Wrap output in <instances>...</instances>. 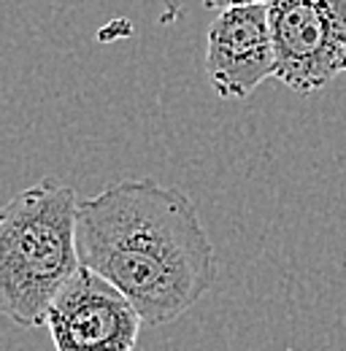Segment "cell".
Returning a JSON list of instances; mask_svg holds the SVG:
<instances>
[{"instance_id":"4","label":"cell","mask_w":346,"mask_h":351,"mask_svg":"<svg viewBox=\"0 0 346 351\" xmlns=\"http://www.w3.org/2000/svg\"><path fill=\"white\" fill-rule=\"evenodd\" d=\"M43 327L54 351H132L143 322L114 284L82 265L49 306Z\"/></svg>"},{"instance_id":"1","label":"cell","mask_w":346,"mask_h":351,"mask_svg":"<svg viewBox=\"0 0 346 351\" xmlns=\"http://www.w3.org/2000/svg\"><path fill=\"white\" fill-rule=\"evenodd\" d=\"M79 263L114 284L143 327H163L214 287V243L195 200L157 178H122L76 208Z\"/></svg>"},{"instance_id":"5","label":"cell","mask_w":346,"mask_h":351,"mask_svg":"<svg viewBox=\"0 0 346 351\" xmlns=\"http://www.w3.org/2000/svg\"><path fill=\"white\" fill-rule=\"evenodd\" d=\"M276 71L268 3L233 5L206 33V76L222 100H246Z\"/></svg>"},{"instance_id":"2","label":"cell","mask_w":346,"mask_h":351,"mask_svg":"<svg viewBox=\"0 0 346 351\" xmlns=\"http://www.w3.org/2000/svg\"><path fill=\"white\" fill-rule=\"evenodd\" d=\"M76 208V189L51 178L0 206V313L11 324L43 327L49 306L82 267Z\"/></svg>"},{"instance_id":"3","label":"cell","mask_w":346,"mask_h":351,"mask_svg":"<svg viewBox=\"0 0 346 351\" xmlns=\"http://www.w3.org/2000/svg\"><path fill=\"white\" fill-rule=\"evenodd\" d=\"M273 79L298 95L346 73V0H270Z\"/></svg>"},{"instance_id":"6","label":"cell","mask_w":346,"mask_h":351,"mask_svg":"<svg viewBox=\"0 0 346 351\" xmlns=\"http://www.w3.org/2000/svg\"><path fill=\"white\" fill-rule=\"evenodd\" d=\"M206 8H214V11H224V8H233V5H252V3H270V0H200Z\"/></svg>"}]
</instances>
